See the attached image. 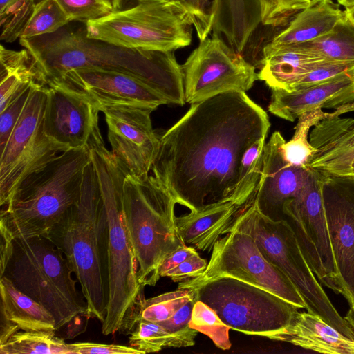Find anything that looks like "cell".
<instances>
[{
	"label": "cell",
	"mask_w": 354,
	"mask_h": 354,
	"mask_svg": "<svg viewBox=\"0 0 354 354\" xmlns=\"http://www.w3.org/2000/svg\"><path fill=\"white\" fill-rule=\"evenodd\" d=\"M270 127L267 113L245 92L192 104L160 136L152 176L190 211L236 198L244 153Z\"/></svg>",
	"instance_id": "obj_1"
},
{
	"label": "cell",
	"mask_w": 354,
	"mask_h": 354,
	"mask_svg": "<svg viewBox=\"0 0 354 354\" xmlns=\"http://www.w3.org/2000/svg\"><path fill=\"white\" fill-rule=\"evenodd\" d=\"M34 57L46 82L78 68L118 71L147 83L169 102L185 104L181 65L174 52L130 49L86 37L84 30L64 26L31 39H19Z\"/></svg>",
	"instance_id": "obj_2"
},
{
	"label": "cell",
	"mask_w": 354,
	"mask_h": 354,
	"mask_svg": "<svg viewBox=\"0 0 354 354\" xmlns=\"http://www.w3.org/2000/svg\"><path fill=\"white\" fill-rule=\"evenodd\" d=\"M64 254L79 282L89 317L104 322L109 296L108 223L91 162L79 199L45 236Z\"/></svg>",
	"instance_id": "obj_3"
},
{
	"label": "cell",
	"mask_w": 354,
	"mask_h": 354,
	"mask_svg": "<svg viewBox=\"0 0 354 354\" xmlns=\"http://www.w3.org/2000/svg\"><path fill=\"white\" fill-rule=\"evenodd\" d=\"M88 147L61 153L18 185L0 215L13 239L46 236L79 199L91 162Z\"/></svg>",
	"instance_id": "obj_4"
},
{
	"label": "cell",
	"mask_w": 354,
	"mask_h": 354,
	"mask_svg": "<svg viewBox=\"0 0 354 354\" xmlns=\"http://www.w3.org/2000/svg\"><path fill=\"white\" fill-rule=\"evenodd\" d=\"M95 167L108 223L109 296L102 332H118L124 314L142 290L138 263L126 227L122 207L123 183L127 173L105 147L100 129L91 134L88 145Z\"/></svg>",
	"instance_id": "obj_5"
},
{
	"label": "cell",
	"mask_w": 354,
	"mask_h": 354,
	"mask_svg": "<svg viewBox=\"0 0 354 354\" xmlns=\"http://www.w3.org/2000/svg\"><path fill=\"white\" fill-rule=\"evenodd\" d=\"M176 203L171 193L152 175H126L123 214L138 263V281L142 288L156 285L160 278L158 268L163 260L186 245L176 226Z\"/></svg>",
	"instance_id": "obj_6"
},
{
	"label": "cell",
	"mask_w": 354,
	"mask_h": 354,
	"mask_svg": "<svg viewBox=\"0 0 354 354\" xmlns=\"http://www.w3.org/2000/svg\"><path fill=\"white\" fill-rule=\"evenodd\" d=\"M72 273L62 252L48 237L38 236L14 239L12 255L0 277L46 308L57 330L80 315L89 317Z\"/></svg>",
	"instance_id": "obj_7"
},
{
	"label": "cell",
	"mask_w": 354,
	"mask_h": 354,
	"mask_svg": "<svg viewBox=\"0 0 354 354\" xmlns=\"http://www.w3.org/2000/svg\"><path fill=\"white\" fill-rule=\"evenodd\" d=\"M193 17L180 0H136L85 24L87 37L130 49L174 52L192 41Z\"/></svg>",
	"instance_id": "obj_8"
},
{
	"label": "cell",
	"mask_w": 354,
	"mask_h": 354,
	"mask_svg": "<svg viewBox=\"0 0 354 354\" xmlns=\"http://www.w3.org/2000/svg\"><path fill=\"white\" fill-rule=\"evenodd\" d=\"M240 216L263 256L295 285L304 299L308 312L319 315L343 335L354 340V330L322 288L289 223L285 219L272 221L264 216L257 209L254 199Z\"/></svg>",
	"instance_id": "obj_9"
},
{
	"label": "cell",
	"mask_w": 354,
	"mask_h": 354,
	"mask_svg": "<svg viewBox=\"0 0 354 354\" xmlns=\"http://www.w3.org/2000/svg\"><path fill=\"white\" fill-rule=\"evenodd\" d=\"M231 329L266 337L286 328L299 309L280 297L243 281L218 277L192 288Z\"/></svg>",
	"instance_id": "obj_10"
},
{
	"label": "cell",
	"mask_w": 354,
	"mask_h": 354,
	"mask_svg": "<svg viewBox=\"0 0 354 354\" xmlns=\"http://www.w3.org/2000/svg\"><path fill=\"white\" fill-rule=\"evenodd\" d=\"M223 276L265 289L299 308H306L304 299L290 279L263 256L241 216L215 243L205 270L197 277L179 282L178 288H191Z\"/></svg>",
	"instance_id": "obj_11"
},
{
	"label": "cell",
	"mask_w": 354,
	"mask_h": 354,
	"mask_svg": "<svg viewBox=\"0 0 354 354\" xmlns=\"http://www.w3.org/2000/svg\"><path fill=\"white\" fill-rule=\"evenodd\" d=\"M324 175V172L312 169L301 192L283 205V219L292 229L319 282L345 297L323 205L322 185Z\"/></svg>",
	"instance_id": "obj_12"
},
{
	"label": "cell",
	"mask_w": 354,
	"mask_h": 354,
	"mask_svg": "<svg viewBox=\"0 0 354 354\" xmlns=\"http://www.w3.org/2000/svg\"><path fill=\"white\" fill-rule=\"evenodd\" d=\"M199 41L181 65L185 102H199L225 92H245L259 79L256 67L221 36L212 34Z\"/></svg>",
	"instance_id": "obj_13"
},
{
	"label": "cell",
	"mask_w": 354,
	"mask_h": 354,
	"mask_svg": "<svg viewBox=\"0 0 354 354\" xmlns=\"http://www.w3.org/2000/svg\"><path fill=\"white\" fill-rule=\"evenodd\" d=\"M48 86H35L3 151L0 152V205L21 180L55 158L59 149L44 131Z\"/></svg>",
	"instance_id": "obj_14"
},
{
	"label": "cell",
	"mask_w": 354,
	"mask_h": 354,
	"mask_svg": "<svg viewBox=\"0 0 354 354\" xmlns=\"http://www.w3.org/2000/svg\"><path fill=\"white\" fill-rule=\"evenodd\" d=\"M98 109L104 115L111 152L119 166L136 177L149 175L160 145L151 120L154 110L131 104H104Z\"/></svg>",
	"instance_id": "obj_15"
},
{
	"label": "cell",
	"mask_w": 354,
	"mask_h": 354,
	"mask_svg": "<svg viewBox=\"0 0 354 354\" xmlns=\"http://www.w3.org/2000/svg\"><path fill=\"white\" fill-rule=\"evenodd\" d=\"M47 84L82 95L97 108L104 104H131L155 110L160 105L169 104L145 82L118 71L87 68L74 69L48 81Z\"/></svg>",
	"instance_id": "obj_16"
},
{
	"label": "cell",
	"mask_w": 354,
	"mask_h": 354,
	"mask_svg": "<svg viewBox=\"0 0 354 354\" xmlns=\"http://www.w3.org/2000/svg\"><path fill=\"white\" fill-rule=\"evenodd\" d=\"M322 195L344 298L354 309V177L325 173Z\"/></svg>",
	"instance_id": "obj_17"
},
{
	"label": "cell",
	"mask_w": 354,
	"mask_h": 354,
	"mask_svg": "<svg viewBox=\"0 0 354 354\" xmlns=\"http://www.w3.org/2000/svg\"><path fill=\"white\" fill-rule=\"evenodd\" d=\"M99 109L85 97L56 86H48L43 118L44 131L62 153L86 147L99 127Z\"/></svg>",
	"instance_id": "obj_18"
},
{
	"label": "cell",
	"mask_w": 354,
	"mask_h": 354,
	"mask_svg": "<svg viewBox=\"0 0 354 354\" xmlns=\"http://www.w3.org/2000/svg\"><path fill=\"white\" fill-rule=\"evenodd\" d=\"M285 141L275 131L265 145L262 172L254 197L259 212L272 221L283 219V205L301 192L312 170L291 165L284 158L281 145Z\"/></svg>",
	"instance_id": "obj_19"
},
{
	"label": "cell",
	"mask_w": 354,
	"mask_h": 354,
	"mask_svg": "<svg viewBox=\"0 0 354 354\" xmlns=\"http://www.w3.org/2000/svg\"><path fill=\"white\" fill-rule=\"evenodd\" d=\"M268 106L273 115L293 122L300 115L316 109H334L354 102V73L303 89L272 90Z\"/></svg>",
	"instance_id": "obj_20"
},
{
	"label": "cell",
	"mask_w": 354,
	"mask_h": 354,
	"mask_svg": "<svg viewBox=\"0 0 354 354\" xmlns=\"http://www.w3.org/2000/svg\"><path fill=\"white\" fill-rule=\"evenodd\" d=\"M252 200L243 203L234 198L176 217L179 234L186 245L210 252Z\"/></svg>",
	"instance_id": "obj_21"
},
{
	"label": "cell",
	"mask_w": 354,
	"mask_h": 354,
	"mask_svg": "<svg viewBox=\"0 0 354 354\" xmlns=\"http://www.w3.org/2000/svg\"><path fill=\"white\" fill-rule=\"evenodd\" d=\"M328 62L299 44H267L262 50L258 77L272 90L290 91L308 73Z\"/></svg>",
	"instance_id": "obj_22"
},
{
	"label": "cell",
	"mask_w": 354,
	"mask_h": 354,
	"mask_svg": "<svg viewBox=\"0 0 354 354\" xmlns=\"http://www.w3.org/2000/svg\"><path fill=\"white\" fill-rule=\"evenodd\" d=\"M0 344L15 333L55 332L53 315L42 305L18 290L6 277L0 279Z\"/></svg>",
	"instance_id": "obj_23"
},
{
	"label": "cell",
	"mask_w": 354,
	"mask_h": 354,
	"mask_svg": "<svg viewBox=\"0 0 354 354\" xmlns=\"http://www.w3.org/2000/svg\"><path fill=\"white\" fill-rule=\"evenodd\" d=\"M266 338L322 353L354 354V340L309 312L298 311L286 328Z\"/></svg>",
	"instance_id": "obj_24"
},
{
	"label": "cell",
	"mask_w": 354,
	"mask_h": 354,
	"mask_svg": "<svg viewBox=\"0 0 354 354\" xmlns=\"http://www.w3.org/2000/svg\"><path fill=\"white\" fill-rule=\"evenodd\" d=\"M210 19L212 33L243 55L261 23L259 0H212Z\"/></svg>",
	"instance_id": "obj_25"
},
{
	"label": "cell",
	"mask_w": 354,
	"mask_h": 354,
	"mask_svg": "<svg viewBox=\"0 0 354 354\" xmlns=\"http://www.w3.org/2000/svg\"><path fill=\"white\" fill-rule=\"evenodd\" d=\"M344 16L333 0H311L268 44L277 46L315 40L330 33Z\"/></svg>",
	"instance_id": "obj_26"
},
{
	"label": "cell",
	"mask_w": 354,
	"mask_h": 354,
	"mask_svg": "<svg viewBox=\"0 0 354 354\" xmlns=\"http://www.w3.org/2000/svg\"><path fill=\"white\" fill-rule=\"evenodd\" d=\"M35 84L48 86L45 75L32 55L0 46V112Z\"/></svg>",
	"instance_id": "obj_27"
},
{
	"label": "cell",
	"mask_w": 354,
	"mask_h": 354,
	"mask_svg": "<svg viewBox=\"0 0 354 354\" xmlns=\"http://www.w3.org/2000/svg\"><path fill=\"white\" fill-rule=\"evenodd\" d=\"M194 297L191 288H178L149 299L143 297L141 290L126 311L120 328L140 320L164 322Z\"/></svg>",
	"instance_id": "obj_28"
},
{
	"label": "cell",
	"mask_w": 354,
	"mask_h": 354,
	"mask_svg": "<svg viewBox=\"0 0 354 354\" xmlns=\"http://www.w3.org/2000/svg\"><path fill=\"white\" fill-rule=\"evenodd\" d=\"M309 142L316 149L309 162L354 147V119L329 115L313 127Z\"/></svg>",
	"instance_id": "obj_29"
},
{
	"label": "cell",
	"mask_w": 354,
	"mask_h": 354,
	"mask_svg": "<svg viewBox=\"0 0 354 354\" xmlns=\"http://www.w3.org/2000/svg\"><path fill=\"white\" fill-rule=\"evenodd\" d=\"M298 44L328 61L354 63V24L345 15L330 33Z\"/></svg>",
	"instance_id": "obj_30"
},
{
	"label": "cell",
	"mask_w": 354,
	"mask_h": 354,
	"mask_svg": "<svg viewBox=\"0 0 354 354\" xmlns=\"http://www.w3.org/2000/svg\"><path fill=\"white\" fill-rule=\"evenodd\" d=\"M0 354H72V351L54 331H18L0 344Z\"/></svg>",
	"instance_id": "obj_31"
},
{
	"label": "cell",
	"mask_w": 354,
	"mask_h": 354,
	"mask_svg": "<svg viewBox=\"0 0 354 354\" xmlns=\"http://www.w3.org/2000/svg\"><path fill=\"white\" fill-rule=\"evenodd\" d=\"M329 115L330 113L324 112L322 109H316L299 116L292 138L281 145L283 157L289 163L307 167L308 162L316 152L308 140L310 130Z\"/></svg>",
	"instance_id": "obj_32"
},
{
	"label": "cell",
	"mask_w": 354,
	"mask_h": 354,
	"mask_svg": "<svg viewBox=\"0 0 354 354\" xmlns=\"http://www.w3.org/2000/svg\"><path fill=\"white\" fill-rule=\"evenodd\" d=\"M118 331L129 335L130 346L142 354L158 352L165 348H177L174 338L158 323L140 320Z\"/></svg>",
	"instance_id": "obj_33"
},
{
	"label": "cell",
	"mask_w": 354,
	"mask_h": 354,
	"mask_svg": "<svg viewBox=\"0 0 354 354\" xmlns=\"http://www.w3.org/2000/svg\"><path fill=\"white\" fill-rule=\"evenodd\" d=\"M69 22L67 15L56 0H41L35 3L19 39H27L50 34Z\"/></svg>",
	"instance_id": "obj_34"
},
{
	"label": "cell",
	"mask_w": 354,
	"mask_h": 354,
	"mask_svg": "<svg viewBox=\"0 0 354 354\" xmlns=\"http://www.w3.org/2000/svg\"><path fill=\"white\" fill-rule=\"evenodd\" d=\"M266 138L263 137L256 141L244 153L240 181L235 195L242 202L248 203L254 196L263 169Z\"/></svg>",
	"instance_id": "obj_35"
},
{
	"label": "cell",
	"mask_w": 354,
	"mask_h": 354,
	"mask_svg": "<svg viewBox=\"0 0 354 354\" xmlns=\"http://www.w3.org/2000/svg\"><path fill=\"white\" fill-rule=\"evenodd\" d=\"M189 324L198 333L207 335L220 349L228 350L231 348L229 336V330L231 328L204 302L196 300Z\"/></svg>",
	"instance_id": "obj_36"
},
{
	"label": "cell",
	"mask_w": 354,
	"mask_h": 354,
	"mask_svg": "<svg viewBox=\"0 0 354 354\" xmlns=\"http://www.w3.org/2000/svg\"><path fill=\"white\" fill-rule=\"evenodd\" d=\"M70 21L85 24L114 10L113 0H56Z\"/></svg>",
	"instance_id": "obj_37"
},
{
	"label": "cell",
	"mask_w": 354,
	"mask_h": 354,
	"mask_svg": "<svg viewBox=\"0 0 354 354\" xmlns=\"http://www.w3.org/2000/svg\"><path fill=\"white\" fill-rule=\"evenodd\" d=\"M196 297L182 306L170 318L160 322L161 326L172 335L177 348L189 347L195 344L198 331L190 326L189 322Z\"/></svg>",
	"instance_id": "obj_38"
},
{
	"label": "cell",
	"mask_w": 354,
	"mask_h": 354,
	"mask_svg": "<svg viewBox=\"0 0 354 354\" xmlns=\"http://www.w3.org/2000/svg\"><path fill=\"white\" fill-rule=\"evenodd\" d=\"M311 0H259L261 24L278 27L306 8Z\"/></svg>",
	"instance_id": "obj_39"
},
{
	"label": "cell",
	"mask_w": 354,
	"mask_h": 354,
	"mask_svg": "<svg viewBox=\"0 0 354 354\" xmlns=\"http://www.w3.org/2000/svg\"><path fill=\"white\" fill-rule=\"evenodd\" d=\"M351 73H354V63L330 61L308 73L290 91L320 84Z\"/></svg>",
	"instance_id": "obj_40"
},
{
	"label": "cell",
	"mask_w": 354,
	"mask_h": 354,
	"mask_svg": "<svg viewBox=\"0 0 354 354\" xmlns=\"http://www.w3.org/2000/svg\"><path fill=\"white\" fill-rule=\"evenodd\" d=\"M38 85L41 84H35L28 88L0 112V152L3 151L15 127L32 88Z\"/></svg>",
	"instance_id": "obj_41"
},
{
	"label": "cell",
	"mask_w": 354,
	"mask_h": 354,
	"mask_svg": "<svg viewBox=\"0 0 354 354\" xmlns=\"http://www.w3.org/2000/svg\"><path fill=\"white\" fill-rule=\"evenodd\" d=\"M191 12L194 26L199 41L212 33L210 10L212 0H180Z\"/></svg>",
	"instance_id": "obj_42"
},
{
	"label": "cell",
	"mask_w": 354,
	"mask_h": 354,
	"mask_svg": "<svg viewBox=\"0 0 354 354\" xmlns=\"http://www.w3.org/2000/svg\"><path fill=\"white\" fill-rule=\"evenodd\" d=\"M207 263L196 252L177 267L167 272L164 277H169L174 282H181L201 275L206 269Z\"/></svg>",
	"instance_id": "obj_43"
},
{
	"label": "cell",
	"mask_w": 354,
	"mask_h": 354,
	"mask_svg": "<svg viewBox=\"0 0 354 354\" xmlns=\"http://www.w3.org/2000/svg\"><path fill=\"white\" fill-rule=\"evenodd\" d=\"M72 354H142L131 347L118 344H106L93 342H76L70 344Z\"/></svg>",
	"instance_id": "obj_44"
},
{
	"label": "cell",
	"mask_w": 354,
	"mask_h": 354,
	"mask_svg": "<svg viewBox=\"0 0 354 354\" xmlns=\"http://www.w3.org/2000/svg\"><path fill=\"white\" fill-rule=\"evenodd\" d=\"M196 251V249L191 245H185L167 256L161 263L158 268V274L164 277L165 274L173 270L182 262L185 261Z\"/></svg>",
	"instance_id": "obj_45"
},
{
	"label": "cell",
	"mask_w": 354,
	"mask_h": 354,
	"mask_svg": "<svg viewBox=\"0 0 354 354\" xmlns=\"http://www.w3.org/2000/svg\"><path fill=\"white\" fill-rule=\"evenodd\" d=\"M0 272L2 273L12 255L14 239L9 233L2 227H0Z\"/></svg>",
	"instance_id": "obj_46"
},
{
	"label": "cell",
	"mask_w": 354,
	"mask_h": 354,
	"mask_svg": "<svg viewBox=\"0 0 354 354\" xmlns=\"http://www.w3.org/2000/svg\"><path fill=\"white\" fill-rule=\"evenodd\" d=\"M345 8L346 17L354 24V0H337Z\"/></svg>",
	"instance_id": "obj_47"
},
{
	"label": "cell",
	"mask_w": 354,
	"mask_h": 354,
	"mask_svg": "<svg viewBox=\"0 0 354 354\" xmlns=\"http://www.w3.org/2000/svg\"><path fill=\"white\" fill-rule=\"evenodd\" d=\"M22 0H0V13H3L5 11L15 6ZM35 1H39L41 0H35ZM37 3V1H36Z\"/></svg>",
	"instance_id": "obj_48"
},
{
	"label": "cell",
	"mask_w": 354,
	"mask_h": 354,
	"mask_svg": "<svg viewBox=\"0 0 354 354\" xmlns=\"http://www.w3.org/2000/svg\"><path fill=\"white\" fill-rule=\"evenodd\" d=\"M337 176L354 177V160L347 167H346L344 169L340 171Z\"/></svg>",
	"instance_id": "obj_49"
},
{
	"label": "cell",
	"mask_w": 354,
	"mask_h": 354,
	"mask_svg": "<svg viewBox=\"0 0 354 354\" xmlns=\"http://www.w3.org/2000/svg\"><path fill=\"white\" fill-rule=\"evenodd\" d=\"M344 319L349 324L351 327L354 330V309H349Z\"/></svg>",
	"instance_id": "obj_50"
},
{
	"label": "cell",
	"mask_w": 354,
	"mask_h": 354,
	"mask_svg": "<svg viewBox=\"0 0 354 354\" xmlns=\"http://www.w3.org/2000/svg\"><path fill=\"white\" fill-rule=\"evenodd\" d=\"M114 10L120 9L122 8L121 0H113Z\"/></svg>",
	"instance_id": "obj_51"
},
{
	"label": "cell",
	"mask_w": 354,
	"mask_h": 354,
	"mask_svg": "<svg viewBox=\"0 0 354 354\" xmlns=\"http://www.w3.org/2000/svg\"><path fill=\"white\" fill-rule=\"evenodd\" d=\"M125 0H121V5L122 4V3Z\"/></svg>",
	"instance_id": "obj_52"
}]
</instances>
